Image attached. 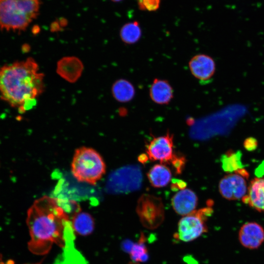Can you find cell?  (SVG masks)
Returning <instances> with one entry per match:
<instances>
[{
    "mask_svg": "<svg viewBox=\"0 0 264 264\" xmlns=\"http://www.w3.org/2000/svg\"><path fill=\"white\" fill-rule=\"evenodd\" d=\"M26 223L28 247L36 255L47 254L54 243L63 248L75 238L71 220L56 198L45 196L36 200L27 212Z\"/></svg>",
    "mask_w": 264,
    "mask_h": 264,
    "instance_id": "6da1fadb",
    "label": "cell"
},
{
    "mask_svg": "<svg viewBox=\"0 0 264 264\" xmlns=\"http://www.w3.org/2000/svg\"><path fill=\"white\" fill-rule=\"evenodd\" d=\"M44 77L32 58L5 65L0 67V97L23 113L43 92Z\"/></svg>",
    "mask_w": 264,
    "mask_h": 264,
    "instance_id": "7a4b0ae2",
    "label": "cell"
},
{
    "mask_svg": "<svg viewBox=\"0 0 264 264\" xmlns=\"http://www.w3.org/2000/svg\"><path fill=\"white\" fill-rule=\"evenodd\" d=\"M40 0H0V29L25 30L39 13Z\"/></svg>",
    "mask_w": 264,
    "mask_h": 264,
    "instance_id": "3957f363",
    "label": "cell"
},
{
    "mask_svg": "<svg viewBox=\"0 0 264 264\" xmlns=\"http://www.w3.org/2000/svg\"><path fill=\"white\" fill-rule=\"evenodd\" d=\"M71 167L72 175L78 181L93 185L106 172V165L100 154L86 147L75 151Z\"/></svg>",
    "mask_w": 264,
    "mask_h": 264,
    "instance_id": "277c9868",
    "label": "cell"
},
{
    "mask_svg": "<svg viewBox=\"0 0 264 264\" xmlns=\"http://www.w3.org/2000/svg\"><path fill=\"white\" fill-rule=\"evenodd\" d=\"M213 210L206 207L183 216L178 223L177 236L179 240L184 242L195 240L206 232L205 221L210 216Z\"/></svg>",
    "mask_w": 264,
    "mask_h": 264,
    "instance_id": "5b68a950",
    "label": "cell"
},
{
    "mask_svg": "<svg viewBox=\"0 0 264 264\" xmlns=\"http://www.w3.org/2000/svg\"><path fill=\"white\" fill-rule=\"evenodd\" d=\"M142 180L141 173L137 167H123L110 175L106 188L110 193L130 192L139 188Z\"/></svg>",
    "mask_w": 264,
    "mask_h": 264,
    "instance_id": "8992f818",
    "label": "cell"
},
{
    "mask_svg": "<svg viewBox=\"0 0 264 264\" xmlns=\"http://www.w3.org/2000/svg\"><path fill=\"white\" fill-rule=\"evenodd\" d=\"M173 148V135L168 132L165 135L154 137L147 144L146 152L151 160L170 164L176 155Z\"/></svg>",
    "mask_w": 264,
    "mask_h": 264,
    "instance_id": "52a82bcc",
    "label": "cell"
},
{
    "mask_svg": "<svg viewBox=\"0 0 264 264\" xmlns=\"http://www.w3.org/2000/svg\"><path fill=\"white\" fill-rule=\"evenodd\" d=\"M192 75L201 83L209 82L215 74L216 63L209 55L199 53L193 56L188 62Z\"/></svg>",
    "mask_w": 264,
    "mask_h": 264,
    "instance_id": "ba28073f",
    "label": "cell"
},
{
    "mask_svg": "<svg viewBox=\"0 0 264 264\" xmlns=\"http://www.w3.org/2000/svg\"><path fill=\"white\" fill-rule=\"evenodd\" d=\"M219 188L221 196L229 200L242 198L247 191L244 178L236 173L224 176L219 183Z\"/></svg>",
    "mask_w": 264,
    "mask_h": 264,
    "instance_id": "9c48e42d",
    "label": "cell"
},
{
    "mask_svg": "<svg viewBox=\"0 0 264 264\" xmlns=\"http://www.w3.org/2000/svg\"><path fill=\"white\" fill-rule=\"evenodd\" d=\"M238 238L243 247L250 249H257L264 242V229L257 222L245 223L239 230Z\"/></svg>",
    "mask_w": 264,
    "mask_h": 264,
    "instance_id": "30bf717a",
    "label": "cell"
},
{
    "mask_svg": "<svg viewBox=\"0 0 264 264\" xmlns=\"http://www.w3.org/2000/svg\"><path fill=\"white\" fill-rule=\"evenodd\" d=\"M84 69L82 61L74 56L65 57L57 64V73L64 79L74 83L81 76Z\"/></svg>",
    "mask_w": 264,
    "mask_h": 264,
    "instance_id": "8fae6325",
    "label": "cell"
},
{
    "mask_svg": "<svg viewBox=\"0 0 264 264\" xmlns=\"http://www.w3.org/2000/svg\"><path fill=\"white\" fill-rule=\"evenodd\" d=\"M197 204L198 197L196 194L189 189L180 190L172 199V205L175 211L183 216L196 210Z\"/></svg>",
    "mask_w": 264,
    "mask_h": 264,
    "instance_id": "7c38bea8",
    "label": "cell"
},
{
    "mask_svg": "<svg viewBox=\"0 0 264 264\" xmlns=\"http://www.w3.org/2000/svg\"><path fill=\"white\" fill-rule=\"evenodd\" d=\"M149 94L154 103L160 105H168L174 97V89L168 80L154 78L149 88Z\"/></svg>",
    "mask_w": 264,
    "mask_h": 264,
    "instance_id": "4fadbf2b",
    "label": "cell"
},
{
    "mask_svg": "<svg viewBox=\"0 0 264 264\" xmlns=\"http://www.w3.org/2000/svg\"><path fill=\"white\" fill-rule=\"evenodd\" d=\"M242 200L255 209L264 212V177L255 178L251 181L248 194Z\"/></svg>",
    "mask_w": 264,
    "mask_h": 264,
    "instance_id": "5bb4252c",
    "label": "cell"
},
{
    "mask_svg": "<svg viewBox=\"0 0 264 264\" xmlns=\"http://www.w3.org/2000/svg\"><path fill=\"white\" fill-rule=\"evenodd\" d=\"M137 210L141 217L161 216L163 214L161 199L153 195L143 194L139 198Z\"/></svg>",
    "mask_w": 264,
    "mask_h": 264,
    "instance_id": "9a60e30c",
    "label": "cell"
},
{
    "mask_svg": "<svg viewBox=\"0 0 264 264\" xmlns=\"http://www.w3.org/2000/svg\"><path fill=\"white\" fill-rule=\"evenodd\" d=\"M114 99L120 103H127L132 100L135 94L134 86L129 81L120 79L116 81L111 88Z\"/></svg>",
    "mask_w": 264,
    "mask_h": 264,
    "instance_id": "2e32d148",
    "label": "cell"
},
{
    "mask_svg": "<svg viewBox=\"0 0 264 264\" xmlns=\"http://www.w3.org/2000/svg\"><path fill=\"white\" fill-rule=\"evenodd\" d=\"M151 185L156 188L163 187L170 182L172 173L170 169L164 164H155L147 174Z\"/></svg>",
    "mask_w": 264,
    "mask_h": 264,
    "instance_id": "e0dca14e",
    "label": "cell"
},
{
    "mask_svg": "<svg viewBox=\"0 0 264 264\" xmlns=\"http://www.w3.org/2000/svg\"><path fill=\"white\" fill-rule=\"evenodd\" d=\"M55 264H88L84 257L74 246V240L67 242L63 253L57 258Z\"/></svg>",
    "mask_w": 264,
    "mask_h": 264,
    "instance_id": "ac0fdd59",
    "label": "cell"
},
{
    "mask_svg": "<svg viewBox=\"0 0 264 264\" xmlns=\"http://www.w3.org/2000/svg\"><path fill=\"white\" fill-rule=\"evenodd\" d=\"M71 223L74 232L82 236L90 234L94 229V220L87 213H77L72 218Z\"/></svg>",
    "mask_w": 264,
    "mask_h": 264,
    "instance_id": "d6986e66",
    "label": "cell"
},
{
    "mask_svg": "<svg viewBox=\"0 0 264 264\" xmlns=\"http://www.w3.org/2000/svg\"><path fill=\"white\" fill-rule=\"evenodd\" d=\"M242 153L240 151L235 152L229 150L220 157L221 166L223 170L226 173H232L242 169L244 165L242 161Z\"/></svg>",
    "mask_w": 264,
    "mask_h": 264,
    "instance_id": "ffe728a7",
    "label": "cell"
},
{
    "mask_svg": "<svg viewBox=\"0 0 264 264\" xmlns=\"http://www.w3.org/2000/svg\"><path fill=\"white\" fill-rule=\"evenodd\" d=\"M142 36V31L138 22L134 21L125 24L120 31L122 41L127 44L137 43Z\"/></svg>",
    "mask_w": 264,
    "mask_h": 264,
    "instance_id": "44dd1931",
    "label": "cell"
},
{
    "mask_svg": "<svg viewBox=\"0 0 264 264\" xmlns=\"http://www.w3.org/2000/svg\"><path fill=\"white\" fill-rule=\"evenodd\" d=\"M140 10L153 11L157 10L159 7L160 0H137Z\"/></svg>",
    "mask_w": 264,
    "mask_h": 264,
    "instance_id": "7402d4cb",
    "label": "cell"
},
{
    "mask_svg": "<svg viewBox=\"0 0 264 264\" xmlns=\"http://www.w3.org/2000/svg\"><path fill=\"white\" fill-rule=\"evenodd\" d=\"M185 158L183 156L176 154L169 164L172 165L176 174H180L185 166Z\"/></svg>",
    "mask_w": 264,
    "mask_h": 264,
    "instance_id": "603a6c76",
    "label": "cell"
},
{
    "mask_svg": "<svg viewBox=\"0 0 264 264\" xmlns=\"http://www.w3.org/2000/svg\"><path fill=\"white\" fill-rule=\"evenodd\" d=\"M243 145L246 150L249 151H252L256 149L258 146V142L256 138L250 137L244 140Z\"/></svg>",
    "mask_w": 264,
    "mask_h": 264,
    "instance_id": "cb8c5ba5",
    "label": "cell"
},
{
    "mask_svg": "<svg viewBox=\"0 0 264 264\" xmlns=\"http://www.w3.org/2000/svg\"><path fill=\"white\" fill-rule=\"evenodd\" d=\"M186 187V183L185 181L177 179H173L171 185V188L173 190H181L185 189Z\"/></svg>",
    "mask_w": 264,
    "mask_h": 264,
    "instance_id": "d4e9b609",
    "label": "cell"
},
{
    "mask_svg": "<svg viewBox=\"0 0 264 264\" xmlns=\"http://www.w3.org/2000/svg\"><path fill=\"white\" fill-rule=\"evenodd\" d=\"M235 173L239 174L243 177L244 178H247L249 176V174L244 169H239L236 172H235Z\"/></svg>",
    "mask_w": 264,
    "mask_h": 264,
    "instance_id": "484cf974",
    "label": "cell"
},
{
    "mask_svg": "<svg viewBox=\"0 0 264 264\" xmlns=\"http://www.w3.org/2000/svg\"><path fill=\"white\" fill-rule=\"evenodd\" d=\"M148 157V155L145 154H141L139 156L138 160L141 163H144L147 161Z\"/></svg>",
    "mask_w": 264,
    "mask_h": 264,
    "instance_id": "4316f807",
    "label": "cell"
},
{
    "mask_svg": "<svg viewBox=\"0 0 264 264\" xmlns=\"http://www.w3.org/2000/svg\"><path fill=\"white\" fill-rule=\"evenodd\" d=\"M112 1H114V2H118V1H120L122 0H111Z\"/></svg>",
    "mask_w": 264,
    "mask_h": 264,
    "instance_id": "83f0119b",
    "label": "cell"
}]
</instances>
